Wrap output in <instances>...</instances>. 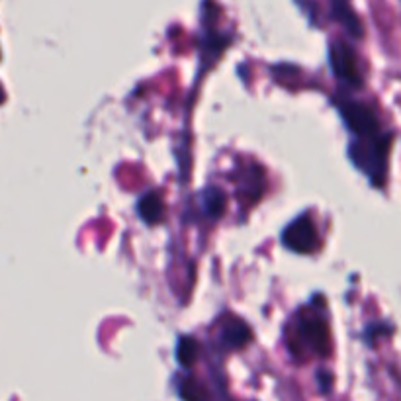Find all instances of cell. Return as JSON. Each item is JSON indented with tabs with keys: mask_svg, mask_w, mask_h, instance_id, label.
Masks as SVG:
<instances>
[{
	"mask_svg": "<svg viewBox=\"0 0 401 401\" xmlns=\"http://www.w3.org/2000/svg\"><path fill=\"white\" fill-rule=\"evenodd\" d=\"M329 63H331L335 77L343 84H349L350 89L363 87V75L358 71L356 53L350 45L343 43V41H333L329 47Z\"/></svg>",
	"mask_w": 401,
	"mask_h": 401,
	"instance_id": "5",
	"label": "cell"
},
{
	"mask_svg": "<svg viewBox=\"0 0 401 401\" xmlns=\"http://www.w3.org/2000/svg\"><path fill=\"white\" fill-rule=\"evenodd\" d=\"M389 135H370V137H358L350 145V159L363 172H366L374 184H380L384 179V165L388 155Z\"/></svg>",
	"mask_w": 401,
	"mask_h": 401,
	"instance_id": "2",
	"label": "cell"
},
{
	"mask_svg": "<svg viewBox=\"0 0 401 401\" xmlns=\"http://www.w3.org/2000/svg\"><path fill=\"white\" fill-rule=\"evenodd\" d=\"M200 198H202V209H204L207 218H211V220L221 218V214L225 211V206H227V198H225V192L221 188L209 186L202 192Z\"/></svg>",
	"mask_w": 401,
	"mask_h": 401,
	"instance_id": "8",
	"label": "cell"
},
{
	"mask_svg": "<svg viewBox=\"0 0 401 401\" xmlns=\"http://www.w3.org/2000/svg\"><path fill=\"white\" fill-rule=\"evenodd\" d=\"M341 116L345 119V126L349 128L356 137H370L380 131V124L374 110L364 102H356L352 98L341 96L336 104Z\"/></svg>",
	"mask_w": 401,
	"mask_h": 401,
	"instance_id": "3",
	"label": "cell"
},
{
	"mask_svg": "<svg viewBox=\"0 0 401 401\" xmlns=\"http://www.w3.org/2000/svg\"><path fill=\"white\" fill-rule=\"evenodd\" d=\"M288 345L294 356L299 354L327 356L331 347L329 325L319 315H301L298 321H294V333L288 339Z\"/></svg>",
	"mask_w": 401,
	"mask_h": 401,
	"instance_id": "1",
	"label": "cell"
},
{
	"mask_svg": "<svg viewBox=\"0 0 401 401\" xmlns=\"http://www.w3.org/2000/svg\"><path fill=\"white\" fill-rule=\"evenodd\" d=\"M282 245L288 251H294L299 255H308L319 249V233L310 214H301L299 218L286 225L282 231Z\"/></svg>",
	"mask_w": 401,
	"mask_h": 401,
	"instance_id": "4",
	"label": "cell"
},
{
	"mask_svg": "<svg viewBox=\"0 0 401 401\" xmlns=\"http://www.w3.org/2000/svg\"><path fill=\"white\" fill-rule=\"evenodd\" d=\"M251 329L245 321L231 317V323H223L220 333V343L225 350H237L251 343Z\"/></svg>",
	"mask_w": 401,
	"mask_h": 401,
	"instance_id": "6",
	"label": "cell"
},
{
	"mask_svg": "<svg viewBox=\"0 0 401 401\" xmlns=\"http://www.w3.org/2000/svg\"><path fill=\"white\" fill-rule=\"evenodd\" d=\"M137 216L141 218L147 225H157L165 218V202L163 196L157 190H151L143 194L137 202Z\"/></svg>",
	"mask_w": 401,
	"mask_h": 401,
	"instance_id": "7",
	"label": "cell"
},
{
	"mask_svg": "<svg viewBox=\"0 0 401 401\" xmlns=\"http://www.w3.org/2000/svg\"><path fill=\"white\" fill-rule=\"evenodd\" d=\"M198 358V343L192 336H181L179 345H176V360L182 366H192Z\"/></svg>",
	"mask_w": 401,
	"mask_h": 401,
	"instance_id": "9",
	"label": "cell"
}]
</instances>
